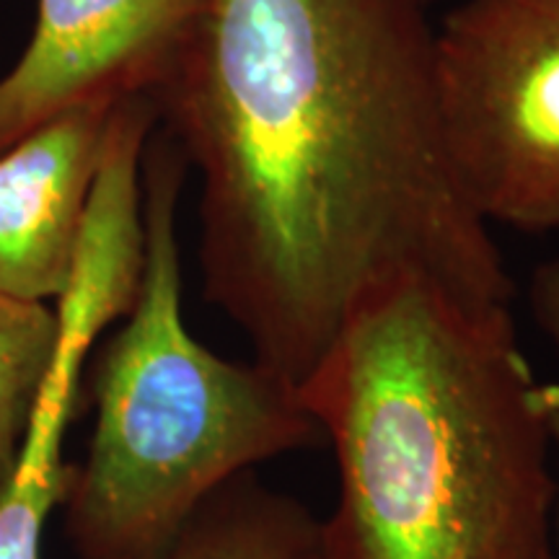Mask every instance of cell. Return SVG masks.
Here are the masks:
<instances>
[{
	"mask_svg": "<svg viewBox=\"0 0 559 559\" xmlns=\"http://www.w3.org/2000/svg\"><path fill=\"white\" fill-rule=\"evenodd\" d=\"M430 0H210L151 94L200 179L205 300L298 383L362 298L513 300L445 145Z\"/></svg>",
	"mask_w": 559,
	"mask_h": 559,
	"instance_id": "obj_1",
	"label": "cell"
},
{
	"mask_svg": "<svg viewBox=\"0 0 559 559\" xmlns=\"http://www.w3.org/2000/svg\"><path fill=\"white\" fill-rule=\"evenodd\" d=\"M298 394L340 469L326 559H557L559 383L534 376L510 304L391 280Z\"/></svg>",
	"mask_w": 559,
	"mask_h": 559,
	"instance_id": "obj_2",
	"label": "cell"
},
{
	"mask_svg": "<svg viewBox=\"0 0 559 559\" xmlns=\"http://www.w3.org/2000/svg\"><path fill=\"white\" fill-rule=\"evenodd\" d=\"M187 174L156 128L143 164L138 296L81 386L94 432L60 502L79 559L151 555L226 481L321 440L296 383L257 360L221 358L187 326L177 234Z\"/></svg>",
	"mask_w": 559,
	"mask_h": 559,
	"instance_id": "obj_3",
	"label": "cell"
},
{
	"mask_svg": "<svg viewBox=\"0 0 559 559\" xmlns=\"http://www.w3.org/2000/svg\"><path fill=\"white\" fill-rule=\"evenodd\" d=\"M436 83L474 210L559 230V0H456L436 24Z\"/></svg>",
	"mask_w": 559,
	"mask_h": 559,
	"instance_id": "obj_4",
	"label": "cell"
},
{
	"mask_svg": "<svg viewBox=\"0 0 559 559\" xmlns=\"http://www.w3.org/2000/svg\"><path fill=\"white\" fill-rule=\"evenodd\" d=\"M210 0H37L26 50L0 75V151L88 104L148 96Z\"/></svg>",
	"mask_w": 559,
	"mask_h": 559,
	"instance_id": "obj_5",
	"label": "cell"
},
{
	"mask_svg": "<svg viewBox=\"0 0 559 559\" xmlns=\"http://www.w3.org/2000/svg\"><path fill=\"white\" fill-rule=\"evenodd\" d=\"M117 104H88L0 151V290L50 304L73 275Z\"/></svg>",
	"mask_w": 559,
	"mask_h": 559,
	"instance_id": "obj_6",
	"label": "cell"
},
{
	"mask_svg": "<svg viewBox=\"0 0 559 559\" xmlns=\"http://www.w3.org/2000/svg\"><path fill=\"white\" fill-rule=\"evenodd\" d=\"M135 300V283L115 262L81 257L62 296L58 358L41 391L21 445L13 477L0 492V559H41L45 528L60 510L70 464L62 445L81 400L88 353L109 324L122 319Z\"/></svg>",
	"mask_w": 559,
	"mask_h": 559,
	"instance_id": "obj_7",
	"label": "cell"
},
{
	"mask_svg": "<svg viewBox=\"0 0 559 559\" xmlns=\"http://www.w3.org/2000/svg\"><path fill=\"white\" fill-rule=\"evenodd\" d=\"M140 559H326L324 521L247 472L215 489Z\"/></svg>",
	"mask_w": 559,
	"mask_h": 559,
	"instance_id": "obj_8",
	"label": "cell"
},
{
	"mask_svg": "<svg viewBox=\"0 0 559 559\" xmlns=\"http://www.w3.org/2000/svg\"><path fill=\"white\" fill-rule=\"evenodd\" d=\"M58 345V309L0 290V492L19 464Z\"/></svg>",
	"mask_w": 559,
	"mask_h": 559,
	"instance_id": "obj_9",
	"label": "cell"
},
{
	"mask_svg": "<svg viewBox=\"0 0 559 559\" xmlns=\"http://www.w3.org/2000/svg\"><path fill=\"white\" fill-rule=\"evenodd\" d=\"M528 304H531V313H534L536 324H539V330L547 334L549 342L559 353V257L557 260L542 262L539 267L534 270V275H531V285H528ZM549 436H551V443H555L559 451V402L549 415ZM555 506H557V547H559V485H557Z\"/></svg>",
	"mask_w": 559,
	"mask_h": 559,
	"instance_id": "obj_10",
	"label": "cell"
}]
</instances>
